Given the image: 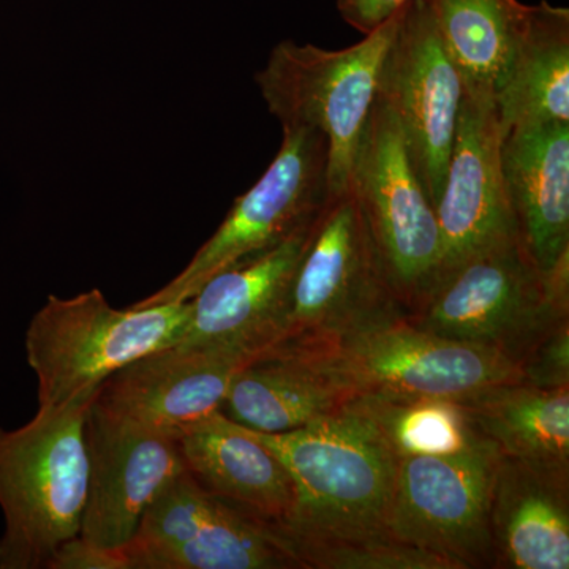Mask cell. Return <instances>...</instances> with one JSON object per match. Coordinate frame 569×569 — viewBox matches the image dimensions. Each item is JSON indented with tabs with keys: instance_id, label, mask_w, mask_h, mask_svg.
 Returning a JSON list of instances; mask_svg holds the SVG:
<instances>
[{
	"instance_id": "obj_1",
	"label": "cell",
	"mask_w": 569,
	"mask_h": 569,
	"mask_svg": "<svg viewBox=\"0 0 569 569\" xmlns=\"http://www.w3.org/2000/svg\"><path fill=\"white\" fill-rule=\"evenodd\" d=\"M244 429L274 452L295 479L293 516L271 530L288 552L298 542L389 533L399 460L358 408L348 402L288 432Z\"/></svg>"
},
{
	"instance_id": "obj_2",
	"label": "cell",
	"mask_w": 569,
	"mask_h": 569,
	"mask_svg": "<svg viewBox=\"0 0 569 569\" xmlns=\"http://www.w3.org/2000/svg\"><path fill=\"white\" fill-rule=\"evenodd\" d=\"M406 318L430 335L519 365L552 326L569 318V258L542 272L518 236L505 239L445 271Z\"/></svg>"
},
{
	"instance_id": "obj_3",
	"label": "cell",
	"mask_w": 569,
	"mask_h": 569,
	"mask_svg": "<svg viewBox=\"0 0 569 569\" xmlns=\"http://www.w3.org/2000/svg\"><path fill=\"white\" fill-rule=\"evenodd\" d=\"M96 395L39 407L18 429L0 427V569H47L54 550L80 535L88 490L84 425Z\"/></svg>"
},
{
	"instance_id": "obj_4",
	"label": "cell",
	"mask_w": 569,
	"mask_h": 569,
	"mask_svg": "<svg viewBox=\"0 0 569 569\" xmlns=\"http://www.w3.org/2000/svg\"><path fill=\"white\" fill-rule=\"evenodd\" d=\"M190 312V299L114 309L100 290L48 296L24 340L39 407L70 406L96 395L122 367L181 340Z\"/></svg>"
},
{
	"instance_id": "obj_5",
	"label": "cell",
	"mask_w": 569,
	"mask_h": 569,
	"mask_svg": "<svg viewBox=\"0 0 569 569\" xmlns=\"http://www.w3.org/2000/svg\"><path fill=\"white\" fill-rule=\"evenodd\" d=\"M399 14L346 50L280 41L264 69L254 74L269 112L282 129L302 127L325 134L329 197L350 187L356 151L376 102L378 73Z\"/></svg>"
},
{
	"instance_id": "obj_6",
	"label": "cell",
	"mask_w": 569,
	"mask_h": 569,
	"mask_svg": "<svg viewBox=\"0 0 569 569\" xmlns=\"http://www.w3.org/2000/svg\"><path fill=\"white\" fill-rule=\"evenodd\" d=\"M350 189L389 287L408 316L432 291L443 247L436 208L415 173L395 112L378 93L356 151Z\"/></svg>"
},
{
	"instance_id": "obj_7",
	"label": "cell",
	"mask_w": 569,
	"mask_h": 569,
	"mask_svg": "<svg viewBox=\"0 0 569 569\" xmlns=\"http://www.w3.org/2000/svg\"><path fill=\"white\" fill-rule=\"evenodd\" d=\"M282 130L276 159L236 198L216 233L171 282L133 307L189 301L211 277L279 246L323 213L329 201L328 140L318 130Z\"/></svg>"
},
{
	"instance_id": "obj_8",
	"label": "cell",
	"mask_w": 569,
	"mask_h": 569,
	"mask_svg": "<svg viewBox=\"0 0 569 569\" xmlns=\"http://www.w3.org/2000/svg\"><path fill=\"white\" fill-rule=\"evenodd\" d=\"M402 316L348 187L329 197L318 220L296 272L279 342L336 343Z\"/></svg>"
},
{
	"instance_id": "obj_9",
	"label": "cell",
	"mask_w": 569,
	"mask_h": 569,
	"mask_svg": "<svg viewBox=\"0 0 569 569\" xmlns=\"http://www.w3.org/2000/svg\"><path fill=\"white\" fill-rule=\"evenodd\" d=\"M500 458V449L489 441L459 455L400 460L389 533L451 569L496 568L490 496Z\"/></svg>"
},
{
	"instance_id": "obj_10",
	"label": "cell",
	"mask_w": 569,
	"mask_h": 569,
	"mask_svg": "<svg viewBox=\"0 0 569 569\" xmlns=\"http://www.w3.org/2000/svg\"><path fill=\"white\" fill-rule=\"evenodd\" d=\"M377 93L395 112L415 173L436 208L466 88L427 0H411L400 11Z\"/></svg>"
},
{
	"instance_id": "obj_11",
	"label": "cell",
	"mask_w": 569,
	"mask_h": 569,
	"mask_svg": "<svg viewBox=\"0 0 569 569\" xmlns=\"http://www.w3.org/2000/svg\"><path fill=\"white\" fill-rule=\"evenodd\" d=\"M321 346L356 396L463 400L520 380L519 366L503 355L430 335L406 316Z\"/></svg>"
},
{
	"instance_id": "obj_12",
	"label": "cell",
	"mask_w": 569,
	"mask_h": 569,
	"mask_svg": "<svg viewBox=\"0 0 569 569\" xmlns=\"http://www.w3.org/2000/svg\"><path fill=\"white\" fill-rule=\"evenodd\" d=\"M130 569H301L268 527L182 471L146 509L123 546Z\"/></svg>"
},
{
	"instance_id": "obj_13",
	"label": "cell",
	"mask_w": 569,
	"mask_h": 569,
	"mask_svg": "<svg viewBox=\"0 0 569 569\" xmlns=\"http://www.w3.org/2000/svg\"><path fill=\"white\" fill-rule=\"evenodd\" d=\"M84 438L88 490L80 537L103 548H123L153 498L187 470L178 430L141 425L92 400Z\"/></svg>"
},
{
	"instance_id": "obj_14",
	"label": "cell",
	"mask_w": 569,
	"mask_h": 569,
	"mask_svg": "<svg viewBox=\"0 0 569 569\" xmlns=\"http://www.w3.org/2000/svg\"><path fill=\"white\" fill-rule=\"evenodd\" d=\"M500 146L493 93L466 88L436 204L443 247L438 277L470 254L518 236L505 194Z\"/></svg>"
},
{
	"instance_id": "obj_15",
	"label": "cell",
	"mask_w": 569,
	"mask_h": 569,
	"mask_svg": "<svg viewBox=\"0 0 569 569\" xmlns=\"http://www.w3.org/2000/svg\"><path fill=\"white\" fill-rule=\"evenodd\" d=\"M320 217L279 246L211 277L190 299L189 325L178 342L249 353H261L279 342L296 272Z\"/></svg>"
},
{
	"instance_id": "obj_16",
	"label": "cell",
	"mask_w": 569,
	"mask_h": 569,
	"mask_svg": "<svg viewBox=\"0 0 569 569\" xmlns=\"http://www.w3.org/2000/svg\"><path fill=\"white\" fill-rule=\"evenodd\" d=\"M257 355L176 342L112 373L93 400L141 425L178 430L220 410L236 373Z\"/></svg>"
},
{
	"instance_id": "obj_17",
	"label": "cell",
	"mask_w": 569,
	"mask_h": 569,
	"mask_svg": "<svg viewBox=\"0 0 569 569\" xmlns=\"http://www.w3.org/2000/svg\"><path fill=\"white\" fill-rule=\"evenodd\" d=\"M355 396L328 348L277 342L239 369L219 411L247 429L280 433L335 413Z\"/></svg>"
},
{
	"instance_id": "obj_18",
	"label": "cell",
	"mask_w": 569,
	"mask_h": 569,
	"mask_svg": "<svg viewBox=\"0 0 569 569\" xmlns=\"http://www.w3.org/2000/svg\"><path fill=\"white\" fill-rule=\"evenodd\" d=\"M178 441L187 471L223 503L269 530L293 516L298 489L290 471L219 410L178 429Z\"/></svg>"
},
{
	"instance_id": "obj_19",
	"label": "cell",
	"mask_w": 569,
	"mask_h": 569,
	"mask_svg": "<svg viewBox=\"0 0 569 569\" xmlns=\"http://www.w3.org/2000/svg\"><path fill=\"white\" fill-rule=\"evenodd\" d=\"M501 174L516 231L542 272L569 258V122L501 137Z\"/></svg>"
},
{
	"instance_id": "obj_20",
	"label": "cell",
	"mask_w": 569,
	"mask_h": 569,
	"mask_svg": "<svg viewBox=\"0 0 569 569\" xmlns=\"http://www.w3.org/2000/svg\"><path fill=\"white\" fill-rule=\"evenodd\" d=\"M496 568H569V471L501 455L490 496Z\"/></svg>"
},
{
	"instance_id": "obj_21",
	"label": "cell",
	"mask_w": 569,
	"mask_h": 569,
	"mask_svg": "<svg viewBox=\"0 0 569 569\" xmlns=\"http://www.w3.org/2000/svg\"><path fill=\"white\" fill-rule=\"evenodd\" d=\"M501 137L533 123L569 122V10L527 6L493 91Z\"/></svg>"
},
{
	"instance_id": "obj_22",
	"label": "cell",
	"mask_w": 569,
	"mask_h": 569,
	"mask_svg": "<svg viewBox=\"0 0 569 569\" xmlns=\"http://www.w3.org/2000/svg\"><path fill=\"white\" fill-rule=\"evenodd\" d=\"M460 402L501 455L569 471V388L507 381Z\"/></svg>"
},
{
	"instance_id": "obj_23",
	"label": "cell",
	"mask_w": 569,
	"mask_h": 569,
	"mask_svg": "<svg viewBox=\"0 0 569 569\" xmlns=\"http://www.w3.org/2000/svg\"><path fill=\"white\" fill-rule=\"evenodd\" d=\"M463 86L496 91L527 6L519 0H427Z\"/></svg>"
},
{
	"instance_id": "obj_24",
	"label": "cell",
	"mask_w": 569,
	"mask_h": 569,
	"mask_svg": "<svg viewBox=\"0 0 569 569\" xmlns=\"http://www.w3.org/2000/svg\"><path fill=\"white\" fill-rule=\"evenodd\" d=\"M350 403L372 421L399 462L459 455L490 441L460 400L365 395Z\"/></svg>"
},
{
	"instance_id": "obj_25",
	"label": "cell",
	"mask_w": 569,
	"mask_h": 569,
	"mask_svg": "<svg viewBox=\"0 0 569 569\" xmlns=\"http://www.w3.org/2000/svg\"><path fill=\"white\" fill-rule=\"evenodd\" d=\"M290 553L301 569H451L391 533L298 542Z\"/></svg>"
},
{
	"instance_id": "obj_26",
	"label": "cell",
	"mask_w": 569,
	"mask_h": 569,
	"mask_svg": "<svg viewBox=\"0 0 569 569\" xmlns=\"http://www.w3.org/2000/svg\"><path fill=\"white\" fill-rule=\"evenodd\" d=\"M520 383L569 388V318L549 329L519 361Z\"/></svg>"
},
{
	"instance_id": "obj_27",
	"label": "cell",
	"mask_w": 569,
	"mask_h": 569,
	"mask_svg": "<svg viewBox=\"0 0 569 569\" xmlns=\"http://www.w3.org/2000/svg\"><path fill=\"white\" fill-rule=\"evenodd\" d=\"M47 569H130V565L122 548H103L77 535L54 550Z\"/></svg>"
},
{
	"instance_id": "obj_28",
	"label": "cell",
	"mask_w": 569,
	"mask_h": 569,
	"mask_svg": "<svg viewBox=\"0 0 569 569\" xmlns=\"http://www.w3.org/2000/svg\"><path fill=\"white\" fill-rule=\"evenodd\" d=\"M411 0H337L342 20L362 36H370L397 17Z\"/></svg>"
}]
</instances>
